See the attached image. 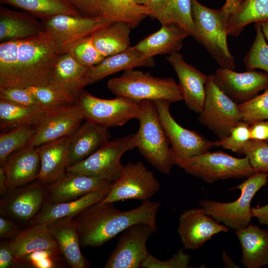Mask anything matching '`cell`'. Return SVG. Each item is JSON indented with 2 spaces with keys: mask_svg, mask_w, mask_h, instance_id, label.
I'll return each instance as SVG.
<instances>
[{
  "mask_svg": "<svg viewBox=\"0 0 268 268\" xmlns=\"http://www.w3.org/2000/svg\"><path fill=\"white\" fill-rule=\"evenodd\" d=\"M61 54L45 31L0 44V88L49 86Z\"/></svg>",
  "mask_w": 268,
  "mask_h": 268,
  "instance_id": "1",
  "label": "cell"
},
{
  "mask_svg": "<svg viewBox=\"0 0 268 268\" xmlns=\"http://www.w3.org/2000/svg\"><path fill=\"white\" fill-rule=\"evenodd\" d=\"M159 201H142L139 206L128 211L117 208L114 203L92 204L73 217L82 247L102 246L130 226L145 223L157 231L156 216Z\"/></svg>",
  "mask_w": 268,
  "mask_h": 268,
  "instance_id": "2",
  "label": "cell"
},
{
  "mask_svg": "<svg viewBox=\"0 0 268 268\" xmlns=\"http://www.w3.org/2000/svg\"><path fill=\"white\" fill-rule=\"evenodd\" d=\"M195 31L194 38L202 45L221 67L234 69L235 58L227 41L229 15L223 10L212 9L192 0Z\"/></svg>",
  "mask_w": 268,
  "mask_h": 268,
  "instance_id": "3",
  "label": "cell"
},
{
  "mask_svg": "<svg viewBox=\"0 0 268 268\" xmlns=\"http://www.w3.org/2000/svg\"><path fill=\"white\" fill-rule=\"evenodd\" d=\"M107 87L117 96L137 101L165 100L172 103L183 100L180 86L173 78L155 77L134 68L110 79Z\"/></svg>",
  "mask_w": 268,
  "mask_h": 268,
  "instance_id": "4",
  "label": "cell"
},
{
  "mask_svg": "<svg viewBox=\"0 0 268 268\" xmlns=\"http://www.w3.org/2000/svg\"><path fill=\"white\" fill-rule=\"evenodd\" d=\"M139 123L135 133L138 151L153 167L165 174L170 173L172 163L170 142L160 121L154 101H140Z\"/></svg>",
  "mask_w": 268,
  "mask_h": 268,
  "instance_id": "5",
  "label": "cell"
},
{
  "mask_svg": "<svg viewBox=\"0 0 268 268\" xmlns=\"http://www.w3.org/2000/svg\"><path fill=\"white\" fill-rule=\"evenodd\" d=\"M268 177V173L256 172L242 184L231 189L230 190L241 191L240 197L233 201L201 200L199 203L217 222L222 223L235 231L244 228L250 224L253 217L251 201L259 190L267 184Z\"/></svg>",
  "mask_w": 268,
  "mask_h": 268,
  "instance_id": "6",
  "label": "cell"
},
{
  "mask_svg": "<svg viewBox=\"0 0 268 268\" xmlns=\"http://www.w3.org/2000/svg\"><path fill=\"white\" fill-rule=\"evenodd\" d=\"M173 165L208 183L230 178H247L256 173L246 156L238 158L222 151H208L177 160Z\"/></svg>",
  "mask_w": 268,
  "mask_h": 268,
  "instance_id": "7",
  "label": "cell"
},
{
  "mask_svg": "<svg viewBox=\"0 0 268 268\" xmlns=\"http://www.w3.org/2000/svg\"><path fill=\"white\" fill-rule=\"evenodd\" d=\"M137 146L136 134L110 140L90 155L67 167V172L99 177L112 182L121 176L123 155Z\"/></svg>",
  "mask_w": 268,
  "mask_h": 268,
  "instance_id": "8",
  "label": "cell"
},
{
  "mask_svg": "<svg viewBox=\"0 0 268 268\" xmlns=\"http://www.w3.org/2000/svg\"><path fill=\"white\" fill-rule=\"evenodd\" d=\"M75 104L84 120L107 128L122 126L131 119H137L140 111V101L122 96L104 99L83 89Z\"/></svg>",
  "mask_w": 268,
  "mask_h": 268,
  "instance_id": "9",
  "label": "cell"
},
{
  "mask_svg": "<svg viewBox=\"0 0 268 268\" xmlns=\"http://www.w3.org/2000/svg\"><path fill=\"white\" fill-rule=\"evenodd\" d=\"M41 22L60 54L69 52L79 42L114 23L100 16L65 14L42 19Z\"/></svg>",
  "mask_w": 268,
  "mask_h": 268,
  "instance_id": "10",
  "label": "cell"
},
{
  "mask_svg": "<svg viewBox=\"0 0 268 268\" xmlns=\"http://www.w3.org/2000/svg\"><path fill=\"white\" fill-rule=\"evenodd\" d=\"M205 90L204 103L198 120L219 139H223L242 121L238 104L217 85L213 74L208 75Z\"/></svg>",
  "mask_w": 268,
  "mask_h": 268,
  "instance_id": "11",
  "label": "cell"
},
{
  "mask_svg": "<svg viewBox=\"0 0 268 268\" xmlns=\"http://www.w3.org/2000/svg\"><path fill=\"white\" fill-rule=\"evenodd\" d=\"M160 189L154 172L143 162H129L124 165L120 177L113 182L101 203H114L127 200L149 201Z\"/></svg>",
  "mask_w": 268,
  "mask_h": 268,
  "instance_id": "12",
  "label": "cell"
},
{
  "mask_svg": "<svg viewBox=\"0 0 268 268\" xmlns=\"http://www.w3.org/2000/svg\"><path fill=\"white\" fill-rule=\"evenodd\" d=\"M159 118L170 144L172 163L179 160L204 153L211 149L213 142L197 132L183 128L173 118L170 111L171 103L154 101Z\"/></svg>",
  "mask_w": 268,
  "mask_h": 268,
  "instance_id": "13",
  "label": "cell"
},
{
  "mask_svg": "<svg viewBox=\"0 0 268 268\" xmlns=\"http://www.w3.org/2000/svg\"><path fill=\"white\" fill-rule=\"evenodd\" d=\"M145 223L134 224L121 233L117 245L104 266L105 268H139L149 254L148 240L156 232Z\"/></svg>",
  "mask_w": 268,
  "mask_h": 268,
  "instance_id": "14",
  "label": "cell"
},
{
  "mask_svg": "<svg viewBox=\"0 0 268 268\" xmlns=\"http://www.w3.org/2000/svg\"><path fill=\"white\" fill-rule=\"evenodd\" d=\"M213 76L217 85L234 101L240 103L251 99L260 91L268 88V74L255 70L239 72L220 67Z\"/></svg>",
  "mask_w": 268,
  "mask_h": 268,
  "instance_id": "15",
  "label": "cell"
},
{
  "mask_svg": "<svg viewBox=\"0 0 268 268\" xmlns=\"http://www.w3.org/2000/svg\"><path fill=\"white\" fill-rule=\"evenodd\" d=\"M83 115L75 104L56 108L39 124L27 146L37 147L72 135L81 125Z\"/></svg>",
  "mask_w": 268,
  "mask_h": 268,
  "instance_id": "16",
  "label": "cell"
},
{
  "mask_svg": "<svg viewBox=\"0 0 268 268\" xmlns=\"http://www.w3.org/2000/svg\"><path fill=\"white\" fill-rule=\"evenodd\" d=\"M229 228L219 224L201 208L185 210L180 216L178 232L186 249L197 250L214 235Z\"/></svg>",
  "mask_w": 268,
  "mask_h": 268,
  "instance_id": "17",
  "label": "cell"
},
{
  "mask_svg": "<svg viewBox=\"0 0 268 268\" xmlns=\"http://www.w3.org/2000/svg\"><path fill=\"white\" fill-rule=\"evenodd\" d=\"M38 183L13 189L0 201V212L22 222H31L46 202V188Z\"/></svg>",
  "mask_w": 268,
  "mask_h": 268,
  "instance_id": "18",
  "label": "cell"
},
{
  "mask_svg": "<svg viewBox=\"0 0 268 268\" xmlns=\"http://www.w3.org/2000/svg\"><path fill=\"white\" fill-rule=\"evenodd\" d=\"M166 60L178 76L183 100L186 106L191 111L201 113L204 103L208 75L187 63L179 52L169 55Z\"/></svg>",
  "mask_w": 268,
  "mask_h": 268,
  "instance_id": "19",
  "label": "cell"
},
{
  "mask_svg": "<svg viewBox=\"0 0 268 268\" xmlns=\"http://www.w3.org/2000/svg\"><path fill=\"white\" fill-rule=\"evenodd\" d=\"M113 182L94 176L67 172L46 188L47 202L76 200L88 193L110 189Z\"/></svg>",
  "mask_w": 268,
  "mask_h": 268,
  "instance_id": "20",
  "label": "cell"
},
{
  "mask_svg": "<svg viewBox=\"0 0 268 268\" xmlns=\"http://www.w3.org/2000/svg\"><path fill=\"white\" fill-rule=\"evenodd\" d=\"M153 58L148 57L135 50L132 46L118 54L106 57L99 64L89 67L82 78L84 87L121 70L139 67H153Z\"/></svg>",
  "mask_w": 268,
  "mask_h": 268,
  "instance_id": "21",
  "label": "cell"
},
{
  "mask_svg": "<svg viewBox=\"0 0 268 268\" xmlns=\"http://www.w3.org/2000/svg\"><path fill=\"white\" fill-rule=\"evenodd\" d=\"M70 136L35 147L41 163L37 179L43 184L51 183L66 173L69 161Z\"/></svg>",
  "mask_w": 268,
  "mask_h": 268,
  "instance_id": "22",
  "label": "cell"
},
{
  "mask_svg": "<svg viewBox=\"0 0 268 268\" xmlns=\"http://www.w3.org/2000/svg\"><path fill=\"white\" fill-rule=\"evenodd\" d=\"M111 137L108 128L86 121L70 136L68 167L90 155Z\"/></svg>",
  "mask_w": 268,
  "mask_h": 268,
  "instance_id": "23",
  "label": "cell"
},
{
  "mask_svg": "<svg viewBox=\"0 0 268 268\" xmlns=\"http://www.w3.org/2000/svg\"><path fill=\"white\" fill-rule=\"evenodd\" d=\"M47 226L58 243L61 254L71 267H89L80 251L78 230L73 217L58 219Z\"/></svg>",
  "mask_w": 268,
  "mask_h": 268,
  "instance_id": "24",
  "label": "cell"
},
{
  "mask_svg": "<svg viewBox=\"0 0 268 268\" xmlns=\"http://www.w3.org/2000/svg\"><path fill=\"white\" fill-rule=\"evenodd\" d=\"M40 159L35 147L27 146L12 153L3 166L9 190L37 179L40 170Z\"/></svg>",
  "mask_w": 268,
  "mask_h": 268,
  "instance_id": "25",
  "label": "cell"
},
{
  "mask_svg": "<svg viewBox=\"0 0 268 268\" xmlns=\"http://www.w3.org/2000/svg\"><path fill=\"white\" fill-rule=\"evenodd\" d=\"M240 242L241 263L246 268H260L268 265V229L256 225L235 231Z\"/></svg>",
  "mask_w": 268,
  "mask_h": 268,
  "instance_id": "26",
  "label": "cell"
},
{
  "mask_svg": "<svg viewBox=\"0 0 268 268\" xmlns=\"http://www.w3.org/2000/svg\"><path fill=\"white\" fill-rule=\"evenodd\" d=\"M87 68L78 63L69 52L61 54L49 86L76 100L84 87L82 78Z\"/></svg>",
  "mask_w": 268,
  "mask_h": 268,
  "instance_id": "27",
  "label": "cell"
},
{
  "mask_svg": "<svg viewBox=\"0 0 268 268\" xmlns=\"http://www.w3.org/2000/svg\"><path fill=\"white\" fill-rule=\"evenodd\" d=\"M8 245L13 254L21 261L29 254L39 250H51L61 254L57 241L47 225L44 224L31 225L15 235Z\"/></svg>",
  "mask_w": 268,
  "mask_h": 268,
  "instance_id": "28",
  "label": "cell"
},
{
  "mask_svg": "<svg viewBox=\"0 0 268 268\" xmlns=\"http://www.w3.org/2000/svg\"><path fill=\"white\" fill-rule=\"evenodd\" d=\"M189 35L180 28L170 24L162 25L157 31L148 35L133 48L145 56L171 55L178 52Z\"/></svg>",
  "mask_w": 268,
  "mask_h": 268,
  "instance_id": "29",
  "label": "cell"
},
{
  "mask_svg": "<svg viewBox=\"0 0 268 268\" xmlns=\"http://www.w3.org/2000/svg\"><path fill=\"white\" fill-rule=\"evenodd\" d=\"M110 189L93 192L70 201L61 202L46 201L41 211L30 222L31 225H47L59 218L74 217L88 206L101 201L109 194Z\"/></svg>",
  "mask_w": 268,
  "mask_h": 268,
  "instance_id": "30",
  "label": "cell"
},
{
  "mask_svg": "<svg viewBox=\"0 0 268 268\" xmlns=\"http://www.w3.org/2000/svg\"><path fill=\"white\" fill-rule=\"evenodd\" d=\"M44 31L42 22L32 15L0 7V42L34 37Z\"/></svg>",
  "mask_w": 268,
  "mask_h": 268,
  "instance_id": "31",
  "label": "cell"
},
{
  "mask_svg": "<svg viewBox=\"0 0 268 268\" xmlns=\"http://www.w3.org/2000/svg\"><path fill=\"white\" fill-rule=\"evenodd\" d=\"M54 109L21 105L0 99V130L6 132L23 126L38 125Z\"/></svg>",
  "mask_w": 268,
  "mask_h": 268,
  "instance_id": "32",
  "label": "cell"
},
{
  "mask_svg": "<svg viewBox=\"0 0 268 268\" xmlns=\"http://www.w3.org/2000/svg\"><path fill=\"white\" fill-rule=\"evenodd\" d=\"M113 22H122L132 28L150 16L149 9L135 0H102L100 15Z\"/></svg>",
  "mask_w": 268,
  "mask_h": 268,
  "instance_id": "33",
  "label": "cell"
},
{
  "mask_svg": "<svg viewBox=\"0 0 268 268\" xmlns=\"http://www.w3.org/2000/svg\"><path fill=\"white\" fill-rule=\"evenodd\" d=\"M131 27L122 22H114L91 36L93 43L104 57L122 52L130 47Z\"/></svg>",
  "mask_w": 268,
  "mask_h": 268,
  "instance_id": "34",
  "label": "cell"
},
{
  "mask_svg": "<svg viewBox=\"0 0 268 268\" xmlns=\"http://www.w3.org/2000/svg\"><path fill=\"white\" fill-rule=\"evenodd\" d=\"M268 21V0H243L227 23L228 35L238 36L248 24Z\"/></svg>",
  "mask_w": 268,
  "mask_h": 268,
  "instance_id": "35",
  "label": "cell"
},
{
  "mask_svg": "<svg viewBox=\"0 0 268 268\" xmlns=\"http://www.w3.org/2000/svg\"><path fill=\"white\" fill-rule=\"evenodd\" d=\"M0 2L22 9L41 19L57 15H81L68 0H0Z\"/></svg>",
  "mask_w": 268,
  "mask_h": 268,
  "instance_id": "36",
  "label": "cell"
},
{
  "mask_svg": "<svg viewBox=\"0 0 268 268\" xmlns=\"http://www.w3.org/2000/svg\"><path fill=\"white\" fill-rule=\"evenodd\" d=\"M161 25H174L189 36H195L192 0H167L166 7L160 22Z\"/></svg>",
  "mask_w": 268,
  "mask_h": 268,
  "instance_id": "37",
  "label": "cell"
},
{
  "mask_svg": "<svg viewBox=\"0 0 268 268\" xmlns=\"http://www.w3.org/2000/svg\"><path fill=\"white\" fill-rule=\"evenodd\" d=\"M38 125L17 127L0 134V163L3 166L13 152L27 146L34 136Z\"/></svg>",
  "mask_w": 268,
  "mask_h": 268,
  "instance_id": "38",
  "label": "cell"
},
{
  "mask_svg": "<svg viewBox=\"0 0 268 268\" xmlns=\"http://www.w3.org/2000/svg\"><path fill=\"white\" fill-rule=\"evenodd\" d=\"M255 40L246 54L244 63L247 70L261 69L268 74V44L259 22L255 23Z\"/></svg>",
  "mask_w": 268,
  "mask_h": 268,
  "instance_id": "39",
  "label": "cell"
},
{
  "mask_svg": "<svg viewBox=\"0 0 268 268\" xmlns=\"http://www.w3.org/2000/svg\"><path fill=\"white\" fill-rule=\"evenodd\" d=\"M42 107L56 108L75 104L76 99L49 86L27 87Z\"/></svg>",
  "mask_w": 268,
  "mask_h": 268,
  "instance_id": "40",
  "label": "cell"
},
{
  "mask_svg": "<svg viewBox=\"0 0 268 268\" xmlns=\"http://www.w3.org/2000/svg\"><path fill=\"white\" fill-rule=\"evenodd\" d=\"M242 121L249 124L268 120V88L261 95L238 104Z\"/></svg>",
  "mask_w": 268,
  "mask_h": 268,
  "instance_id": "41",
  "label": "cell"
},
{
  "mask_svg": "<svg viewBox=\"0 0 268 268\" xmlns=\"http://www.w3.org/2000/svg\"><path fill=\"white\" fill-rule=\"evenodd\" d=\"M242 155H245L256 172L268 174V141L249 140L244 146Z\"/></svg>",
  "mask_w": 268,
  "mask_h": 268,
  "instance_id": "42",
  "label": "cell"
},
{
  "mask_svg": "<svg viewBox=\"0 0 268 268\" xmlns=\"http://www.w3.org/2000/svg\"><path fill=\"white\" fill-rule=\"evenodd\" d=\"M250 139V124L242 121L232 130L228 136L213 142V145L241 155L244 146Z\"/></svg>",
  "mask_w": 268,
  "mask_h": 268,
  "instance_id": "43",
  "label": "cell"
},
{
  "mask_svg": "<svg viewBox=\"0 0 268 268\" xmlns=\"http://www.w3.org/2000/svg\"><path fill=\"white\" fill-rule=\"evenodd\" d=\"M69 52L78 63L87 67L99 64L105 58L94 45L91 36L79 42Z\"/></svg>",
  "mask_w": 268,
  "mask_h": 268,
  "instance_id": "44",
  "label": "cell"
},
{
  "mask_svg": "<svg viewBox=\"0 0 268 268\" xmlns=\"http://www.w3.org/2000/svg\"><path fill=\"white\" fill-rule=\"evenodd\" d=\"M191 256L183 249L179 250L171 258L161 261L149 253L141 268H189Z\"/></svg>",
  "mask_w": 268,
  "mask_h": 268,
  "instance_id": "45",
  "label": "cell"
},
{
  "mask_svg": "<svg viewBox=\"0 0 268 268\" xmlns=\"http://www.w3.org/2000/svg\"><path fill=\"white\" fill-rule=\"evenodd\" d=\"M0 99L21 105L42 107L27 88H0Z\"/></svg>",
  "mask_w": 268,
  "mask_h": 268,
  "instance_id": "46",
  "label": "cell"
},
{
  "mask_svg": "<svg viewBox=\"0 0 268 268\" xmlns=\"http://www.w3.org/2000/svg\"><path fill=\"white\" fill-rule=\"evenodd\" d=\"M61 254L51 250H43L33 252L22 260L38 268H52L57 266L58 255Z\"/></svg>",
  "mask_w": 268,
  "mask_h": 268,
  "instance_id": "47",
  "label": "cell"
},
{
  "mask_svg": "<svg viewBox=\"0 0 268 268\" xmlns=\"http://www.w3.org/2000/svg\"><path fill=\"white\" fill-rule=\"evenodd\" d=\"M80 12L90 16H99L102 0H68Z\"/></svg>",
  "mask_w": 268,
  "mask_h": 268,
  "instance_id": "48",
  "label": "cell"
},
{
  "mask_svg": "<svg viewBox=\"0 0 268 268\" xmlns=\"http://www.w3.org/2000/svg\"><path fill=\"white\" fill-rule=\"evenodd\" d=\"M22 262L13 254L9 247L8 242L0 243V268L18 267Z\"/></svg>",
  "mask_w": 268,
  "mask_h": 268,
  "instance_id": "49",
  "label": "cell"
},
{
  "mask_svg": "<svg viewBox=\"0 0 268 268\" xmlns=\"http://www.w3.org/2000/svg\"><path fill=\"white\" fill-rule=\"evenodd\" d=\"M250 132L251 139L268 141V120L250 124Z\"/></svg>",
  "mask_w": 268,
  "mask_h": 268,
  "instance_id": "50",
  "label": "cell"
},
{
  "mask_svg": "<svg viewBox=\"0 0 268 268\" xmlns=\"http://www.w3.org/2000/svg\"><path fill=\"white\" fill-rule=\"evenodd\" d=\"M167 0H149L146 6L150 12V16L161 21L165 11Z\"/></svg>",
  "mask_w": 268,
  "mask_h": 268,
  "instance_id": "51",
  "label": "cell"
},
{
  "mask_svg": "<svg viewBox=\"0 0 268 268\" xmlns=\"http://www.w3.org/2000/svg\"><path fill=\"white\" fill-rule=\"evenodd\" d=\"M18 231L17 226L11 220L0 217V237L7 238L14 236Z\"/></svg>",
  "mask_w": 268,
  "mask_h": 268,
  "instance_id": "52",
  "label": "cell"
},
{
  "mask_svg": "<svg viewBox=\"0 0 268 268\" xmlns=\"http://www.w3.org/2000/svg\"><path fill=\"white\" fill-rule=\"evenodd\" d=\"M253 217L257 219L261 224L266 225L268 229V203L261 207H252Z\"/></svg>",
  "mask_w": 268,
  "mask_h": 268,
  "instance_id": "53",
  "label": "cell"
},
{
  "mask_svg": "<svg viewBox=\"0 0 268 268\" xmlns=\"http://www.w3.org/2000/svg\"><path fill=\"white\" fill-rule=\"evenodd\" d=\"M9 191L8 182L3 166L0 167V195L4 196Z\"/></svg>",
  "mask_w": 268,
  "mask_h": 268,
  "instance_id": "54",
  "label": "cell"
},
{
  "mask_svg": "<svg viewBox=\"0 0 268 268\" xmlns=\"http://www.w3.org/2000/svg\"><path fill=\"white\" fill-rule=\"evenodd\" d=\"M222 261L224 264V268H240L234 263L229 255L224 251L222 252Z\"/></svg>",
  "mask_w": 268,
  "mask_h": 268,
  "instance_id": "55",
  "label": "cell"
},
{
  "mask_svg": "<svg viewBox=\"0 0 268 268\" xmlns=\"http://www.w3.org/2000/svg\"><path fill=\"white\" fill-rule=\"evenodd\" d=\"M259 23L264 36L266 40L268 41V21H262Z\"/></svg>",
  "mask_w": 268,
  "mask_h": 268,
  "instance_id": "56",
  "label": "cell"
},
{
  "mask_svg": "<svg viewBox=\"0 0 268 268\" xmlns=\"http://www.w3.org/2000/svg\"><path fill=\"white\" fill-rule=\"evenodd\" d=\"M138 3L144 5H146L148 2L149 0H135Z\"/></svg>",
  "mask_w": 268,
  "mask_h": 268,
  "instance_id": "57",
  "label": "cell"
},
{
  "mask_svg": "<svg viewBox=\"0 0 268 268\" xmlns=\"http://www.w3.org/2000/svg\"><path fill=\"white\" fill-rule=\"evenodd\" d=\"M243 0H242V1H243Z\"/></svg>",
  "mask_w": 268,
  "mask_h": 268,
  "instance_id": "58",
  "label": "cell"
}]
</instances>
